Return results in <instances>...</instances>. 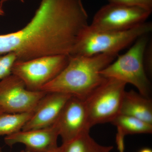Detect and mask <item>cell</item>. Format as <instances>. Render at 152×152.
<instances>
[{
  "label": "cell",
  "instance_id": "cell-1",
  "mask_svg": "<svg viewBox=\"0 0 152 152\" xmlns=\"http://www.w3.org/2000/svg\"><path fill=\"white\" fill-rule=\"evenodd\" d=\"M88 18L82 0H42L24 27L0 35V55L14 53L20 61L71 56L88 26Z\"/></svg>",
  "mask_w": 152,
  "mask_h": 152
},
{
  "label": "cell",
  "instance_id": "cell-2",
  "mask_svg": "<svg viewBox=\"0 0 152 152\" xmlns=\"http://www.w3.org/2000/svg\"><path fill=\"white\" fill-rule=\"evenodd\" d=\"M118 55L70 56L66 67L40 91L63 93L85 101L105 80L100 72L113 63Z\"/></svg>",
  "mask_w": 152,
  "mask_h": 152
},
{
  "label": "cell",
  "instance_id": "cell-3",
  "mask_svg": "<svg viewBox=\"0 0 152 152\" xmlns=\"http://www.w3.org/2000/svg\"><path fill=\"white\" fill-rule=\"evenodd\" d=\"M152 31L151 22L123 31H97L89 25L83 31L71 56H91L100 53L118 55L119 52Z\"/></svg>",
  "mask_w": 152,
  "mask_h": 152
},
{
  "label": "cell",
  "instance_id": "cell-4",
  "mask_svg": "<svg viewBox=\"0 0 152 152\" xmlns=\"http://www.w3.org/2000/svg\"><path fill=\"white\" fill-rule=\"evenodd\" d=\"M148 35L139 38L124 54L117 58L100 72L105 78H112L130 83L137 89L139 93L149 98L151 85L145 69L143 55L149 38Z\"/></svg>",
  "mask_w": 152,
  "mask_h": 152
},
{
  "label": "cell",
  "instance_id": "cell-5",
  "mask_svg": "<svg viewBox=\"0 0 152 152\" xmlns=\"http://www.w3.org/2000/svg\"><path fill=\"white\" fill-rule=\"evenodd\" d=\"M126 84L112 78L105 80L85 100L91 128L111 123L119 115Z\"/></svg>",
  "mask_w": 152,
  "mask_h": 152
},
{
  "label": "cell",
  "instance_id": "cell-6",
  "mask_svg": "<svg viewBox=\"0 0 152 152\" xmlns=\"http://www.w3.org/2000/svg\"><path fill=\"white\" fill-rule=\"evenodd\" d=\"M70 56L53 55L26 61H16L12 73L20 78L30 91H40L54 80L68 64Z\"/></svg>",
  "mask_w": 152,
  "mask_h": 152
},
{
  "label": "cell",
  "instance_id": "cell-7",
  "mask_svg": "<svg viewBox=\"0 0 152 152\" xmlns=\"http://www.w3.org/2000/svg\"><path fill=\"white\" fill-rule=\"evenodd\" d=\"M151 12L140 7L110 3L97 12L89 26L97 31H126L145 22Z\"/></svg>",
  "mask_w": 152,
  "mask_h": 152
},
{
  "label": "cell",
  "instance_id": "cell-8",
  "mask_svg": "<svg viewBox=\"0 0 152 152\" xmlns=\"http://www.w3.org/2000/svg\"><path fill=\"white\" fill-rule=\"evenodd\" d=\"M47 92L28 89L13 74L0 80V107L7 113L33 111Z\"/></svg>",
  "mask_w": 152,
  "mask_h": 152
},
{
  "label": "cell",
  "instance_id": "cell-9",
  "mask_svg": "<svg viewBox=\"0 0 152 152\" xmlns=\"http://www.w3.org/2000/svg\"><path fill=\"white\" fill-rule=\"evenodd\" d=\"M54 124L56 127L62 143L90 132L91 128L85 101L71 96Z\"/></svg>",
  "mask_w": 152,
  "mask_h": 152
},
{
  "label": "cell",
  "instance_id": "cell-10",
  "mask_svg": "<svg viewBox=\"0 0 152 152\" xmlns=\"http://www.w3.org/2000/svg\"><path fill=\"white\" fill-rule=\"evenodd\" d=\"M59 135L54 124L48 127L21 130L4 138L5 143L10 147L23 144L26 151L31 152H52L58 148Z\"/></svg>",
  "mask_w": 152,
  "mask_h": 152
},
{
  "label": "cell",
  "instance_id": "cell-11",
  "mask_svg": "<svg viewBox=\"0 0 152 152\" xmlns=\"http://www.w3.org/2000/svg\"><path fill=\"white\" fill-rule=\"evenodd\" d=\"M71 96L63 93H47L37 104L33 115L22 130L42 129L53 125Z\"/></svg>",
  "mask_w": 152,
  "mask_h": 152
},
{
  "label": "cell",
  "instance_id": "cell-12",
  "mask_svg": "<svg viewBox=\"0 0 152 152\" xmlns=\"http://www.w3.org/2000/svg\"><path fill=\"white\" fill-rule=\"evenodd\" d=\"M120 114L134 117L152 124V102L133 90L125 91Z\"/></svg>",
  "mask_w": 152,
  "mask_h": 152
},
{
  "label": "cell",
  "instance_id": "cell-13",
  "mask_svg": "<svg viewBox=\"0 0 152 152\" xmlns=\"http://www.w3.org/2000/svg\"><path fill=\"white\" fill-rule=\"evenodd\" d=\"M112 146H104L98 143L90 134L83 133L72 140L62 143L58 148V152H110Z\"/></svg>",
  "mask_w": 152,
  "mask_h": 152
},
{
  "label": "cell",
  "instance_id": "cell-14",
  "mask_svg": "<svg viewBox=\"0 0 152 152\" xmlns=\"http://www.w3.org/2000/svg\"><path fill=\"white\" fill-rule=\"evenodd\" d=\"M111 123L117 128V135L124 138L127 135L152 132L151 124L131 116L119 114Z\"/></svg>",
  "mask_w": 152,
  "mask_h": 152
},
{
  "label": "cell",
  "instance_id": "cell-15",
  "mask_svg": "<svg viewBox=\"0 0 152 152\" xmlns=\"http://www.w3.org/2000/svg\"><path fill=\"white\" fill-rule=\"evenodd\" d=\"M34 111L0 115V136H8L22 130L33 115Z\"/></svg>",
  "mask_w": 152,
  "mask_h": 152
},
{
  "label": "cell",
  "instance_id": "cell-16",
  "mask_svg": "<svg viewBox=\"0 0 152 152\" xmlns=\"http://www.w3.org/2000/svg\"><path fill=\"white\" fill-rule=\"evenodd\" d=\"M17 60L16 56L14 53L0 55V80L12 74V68Z\"/></svg>",
  "mask_w": 152,
  "mask_h": 152
},
{
  "label": "cell",
  "instance_id": "cell-17",
  "mask_svg": "<svg viewBox=\"0 0 152 152\" xmlns=\"http://www.w3.org/2000/svg\"><path fill=\"white\" fill-rule=\"evenodd\" d=\"M110 3L124 5L140 7L152 11V0H108Z\"/></svg>",
  "mask_w": 152,
  "mask_h": 152
},
{
  "label": "cell",
  "instance_id": "cell-18",
  "mask_svg": "<svg viewBox=\"0 0 152 152\" xmlns=\"http://www.w3.org/2000/svg\"><path fill=\"white\" fill-rule=\"evenodd\" d=\"M143 62L146 72L148 71L149 74L152 71V42L150 40L148 42L143 55Z\"/></svg>",
  "mask_w": 152,
  "mask_h": 152
},
{
  "label": "cell",
  "instance_id": "cell-19",
  "mask_svg": "<svg viewBox=\"0 0 152 152\" xmlns=\"http://www.w3.org/2000/svg\"><path fill=\"white\" fill-rule=\"evenodd\" d=\"M139 152H152V151L149 148H144L141 150Z\"/></svg>",
  "mask_w": 152,
  "mask_h": 152
},
{
  "label": "cell",
  "instance_id": "cell-20",
  "mask_svg": "<svg viewBox=\"0 0 152 152\" xmlns=\"http://www.w3.org/2000/svg\"><path fill=\"white\" fill-rule=\"evenodd\" d=\"M3 4L0 3V15L3 16L4 15L5 12L2 8Z\"/></svg>",
  "mask_w": 152,
  "mask_h": 152
},
{
  "label": "cell",
  "instance_id": "cell-21",
  "mask_svg": "<svg viewBox=\"0 0 152 152\" xmlns=\"http://www.w3.org/2000/svg\"><path fill=\"white\" fill-rule=\"evenodd\" d=\"M10 1V0H0V3L3 4V3L7 1ZM19 1L21 2H24V0H19Z\"/></svg>",
  "mask_w": 152,
  "mask_h": 152
},
{
  "label": "cell",
  "instance_id": "cell-22",
  "mask_svg": "<svg viewBox=\"0 0 152 152\" xmlns=\"http://www.w3.org/2000/svg\"><path fill=\"white\" fill-rule=\"evenodd\" d=\"M4 113H5L4 111V110H3L2 108L1 107H0V115H1V114Z\"/></svg>",
  "mask_w": 152,
  "mask_h": 152
},
{
  "label": "cell",
  "instance_id": "cell-23",
  "mask_svg": "<svg viewBox=\"0 0 152 152\" xmlns=\"http://www.w3.org/2000/svg\"><path fill=\"white\" fill-rule=\"evenodd\" d=\"M0 152H3L2 151L1 149V148H0ZM22 152H31L29 151H26H26H23Z\"/></svg>",
  "mask_w": 152,
  "mask_h": 152
},
{
  "label": "cell",
  "instance_id": "cell-24",
  "mask_svg": "<svg viewBox=\"0 0 152 152\" xmlns=\"http://www.w3.org/2000/svg\"><path fill=\"white\" fill-rule=\"evenodd\" d=\"M52 152H58V148H57V149L56 150V151H54Z\"/></svg>",
  "mask_w": 152,
  "mask_h": 152
},
{
  "label": "cell",
  "instance_id": "cell-25",
  "mask_svg": "<svg viewBox=\"0 0 152 152\" xmlns=\"http://www.w3.org/2000/svg\"></svg>",
  "mask_w": 152,
  "mask_h": 152
}]
</instances>
